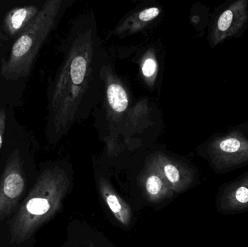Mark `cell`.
<instances>
[{
	"label": "cell",
	"mask_w": 248,
	"mask_h": 247,
	"mask_svg": "<svg viewBox=\"0 0 248 247\" xmlns=\"http://www.w3.org/2000/svg\"><path fill=\"white\" fill-rule=\"evenodd\" d=\"M96 29L90 17H81L71 30L49 94L46 133L51 142L66 135L74 122L82 117L98 88L102 52Z\"/></svg>",
	"instance_id": "obj_1"
},
{
	"label": "cell",
	"mask_w": 248,
	"mask_h": 247,
	"mask_svg": "<svg viewBox=\"0 0 248 247\" xmlns=\"http://www.w3.org/2000/svg\"><path fill=\"white\" fill-rule=\"evenodd\" d=\"M66 8L62 0L46 1L30 25L13 44L10 56L3 61L1 75L16 81L30 74L41 48Z\"/></svg>",
	"instance_id": "obj_2"
},
{
	"label": "cell",
	"mask_w": 248,
	"mask_h": 247,
	"mask_svg": "<svg viewBox=\"0 0 248 247\" xmlns=\"http://www.w3.org/2000/svg\"><path fill=\"white\" fill-rule=\"evenodd\" d=\"M60 194L58 175L51 171L42 174L10 222L12 241L18 245L29 241L56 210Z\"/></svg>",
	"instance_id": "obj_3"
},
{
	"label": "cell",
	"mask_w": 248,
	"mask_h": 247,
	"mask_svg": "<svg viewBox=\"0 0 248 247\" xmlns=\"http://www.w3.org/2000/svg\"><path fill=\"white\" fill-rule=\"evenodd\" d=\"M201 152L217 175L248 166V122L214 135Z\"/></svg>",
	"instance_id": "obj_4"
},
{
	"label": "cell",
	"mask_w": 248,
	"mask_h": 247,
	"mask_svg": "<svg viewBox=\"0 0 248 247\" xmlns=\"http://www.w3.org/2000/svg\"><path fill=\"white\" fill-rule=\"evenodd\" d=\"M26 187L18 152L10 156L0 180V220L10 216L20 201Z\"/></svg>",
	"instance_id": "obj_5"
},
{
	"label": "cell",
	"mask_w": 248,
	"mask_h": 247,
	"mask_svg": "<svg viewBox=\"0 0 248 247\" xmlns=\"http://www.w3.org/2000/svg\"><path fill=\"white\" fill-rule=\"evenodd\" d=\"M248 26V1L237 0L227 6L217 17L211 29L210 43L216 46L227 39L237 37Z\"/></svg>",
	"instance_id": "obj_6"
},
{
	"label": "cell",
	"mask_w": 248,
	"mask_h": 247,
	"mask_svg": "<svg viewBox=\"0 0 248 247\" xmlns=\"http://www.w3.org/2000/svg\"><path fill=\"white\" fill-rule=\"evenodd\" d=\"M216 208L222 215H237L248 212V171L218 187Z\"/></svg>",
	"instance_id": "obj_7"
},
{
	"label": "cell",
	"mask_w": 248,
	"mask_h": 247,
	"mask_svg": "<svg viewBox=\"0 0 248 247\" xmlns=\"http://www.w3.org/2000/svg\"><path fill=\"white\" fill-rule=\"evenodd\" d=\"M40 9L34 5L15 7L9 11L3 20V29L10 37H18L39 13Z\"/></svg>",
	"instance_id": "obj_8"
},
{
	"label": "cell",
	"mask_w": 248,
	"mask_h": 247,
	"mask_svg": "<svg viewBox=\"0 0 248 247\" xmlns=\"http://www.w3.org/2000/svg\"><path fill=\"white\" fill-rule=\"evenodd\" d=\"M108 100L110 107L116 113H124L128 106L126 91L121 84L111 83L108 87Z\"/></svg>",
	"instance_id": "obj_9"
},
{
	"label": "cell",
	"mask_w": 248,
	"mask_h": 247,
	"mask_svg": "<svg viewBox=\"0 0 248 247\" xmlns=\"http://www.w3.org/2000/svg\"><path fill=\"white\" fill-rule=\"evenodd\" d=\"M105 197H106V203L108 204L110 210L113 212L118 219L121 220L122 223L126 222V213L125 210L124 208L123 204L122 201L119 200L117 196L114 194H110L108 192L105 193Z\"/></svg>",
	"instance_id": "obj_10"
},
{
	"label": "cell",
	"mask_w": 248,
	"mask_h": 247,
	"mask_svg": "<svg viewBox=\"0 0 248 247\" xmlns=\"http://www.w3.org/2000/svg\"><path fill=\"white\" fill-rule=\"evenodd\" d=\"M163 182L157 175H151L146 181V189L152 196H156L161 191Z\"/></svg>",
	"instance_id": "obj_11"
},
{
	"label": "cell",
	"mask_w": 248,
	"mask_h": 247,
	"mask_svg": "<svg viewBox=\"0 0 248 247\" xmlns=\"http://www.w3.org/2000/svg\"><path fill=\"white\" fill-rule=\"evenodd\" d=\"M165 175L167 179L173 184H178L181 180V173L175 165L167 164L163 168Z\"/></svg>",
	"instance_id": "obj_12"
},
{
	"label": "cell",
	"mask_w": 248,
	"mask_h": 247,
	"mask_svg": "<svg viewBox=\"0 0 248 247\" xmlns=\"http://www.w3.org/2000/svg\"><path fill=\"white\" fill-rule=\"evenodd\" d=\"M157 63L153 58H147L143 63L141 71L142 74L146 78H151L155 75L157 71Z\"/></svg>",
	"instance_id": "obj_13"
},
{
	"label": "cell",
	"mask_w": 248,
	"mask_h": 247,
	"mask_svg": "<svg viewBox=\"0 0 248 247\" xmlns=\"http://www.w3.org/2000/svg\"><path fill=\"white\" fill-rule=\"evenodd\" d=\"M160 13V9L155 7H150L142 10L139 15V19L143 22L150 21L159 15Z\"/></svg>",
	"instance_id": "obj_14"
},
{
	"label": "cell",
	"mask_w": 248,
	"mask_h": 247,
	"mask_svg": "<svg viewBox=\"0 0 248 247\" xmlns=\"http://www.w3.org/2000/svg\"><path fill=\"white\" fill-rule=\"evenodd\" d=\"M6 116L5 110L4 109H0V149L2 146L3 138L4 136L6 127Z\"/></svg>",
	"instance_id": "obj_15"
}]
</instances>
